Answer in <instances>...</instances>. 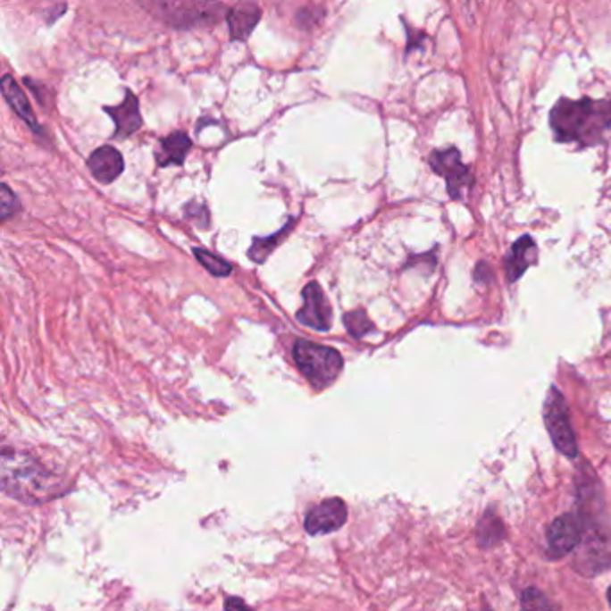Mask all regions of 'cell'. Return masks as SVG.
Wrapping results in <instances>:
<instances>
[{
  "label": "cell",
  "mask_w": 611,
  "mask_h": 611,
  "mask_svg": "<svg viewBox=\"0 0 611 611\" xmlns=\"http://www.w3.org/2000/svg\"><path fill=\"white\" fill-rule=\"evenodd\" d=\"M548 124L557 142L581 147L598 146L611 130V101L561 97L550 110Z\"/></svg>",
  "instance_id": "6da1fadb"
},
{
  "label": "cell",
  "mask_w": 611,
  "mask_h": 611,
  "mask_svg": "<svg viewBox=\"0 0 611 611\" xmlns=\"http://www.w3.org/2000/svg\"><path fill=\"white\" fill-rule=\"evenodd\" d=\"M0 470H3L4 493L26 504H42L63 493V481L24 452L6 450Z\"/></svg>",
  "instance_id": "7a4b0ae2"
},
{
  "label": "cell",
  "mask_w": 611,
  "mask_h": 611,
  "mask_svg": "<svg viewBox=\"0 0 611 611\" xmlns=\"http://www.w3.org/2000/svg\"><path fill=\"white\" fill-rule=\"evenodd\" d=\"M292 357L303 377L318 391L334 384L345 368V361L336 348L316 345L307 339H297Z\"/></svg>",
  "instance_id": "3957f363"
},
{
  "label": "cell",
  "mask_w": 611,
  "mask_h": 611,
  "mask_svg": "<svg viewBox=\"0 0 611 611\" xmlns=\"http://www.w3.org/2000/svg\"><path fill=\"white\" fill-rule=\"evenodd\" d=\"M543 422L556 450L566 457H572V459L577 457L579 447H577L575 432L570 423L568 404L563 393L556 386L548 388V393L543 404Z\"/></svg>",
  "instance_id": "277c9868"
},
{
  "label": "cell",
  "mask_w": 611,
  "mask_h": 611,
  "mask_svg": "<svg viewBox=\"0 0 611 611\" xmlns=\"http://www.w3.org/2000/svg\"><path fill=\"white\" fill-rule=\"evenodd\" d=\"M575 490H577V515L584 523V532H607V529L600 523L604 516V491L597 473L584 461L582 466L577 468L575 473Z\"/></svg>",
  "instance_id": "5b68a950"
},
{
  "label": "cell",
  "mask_w": 611,
  "mask_h": 611,
  "mask_svg": "<svg viewBox=\"0 0 611 611\" xmlns=\"http://www.w3.org/2000/svg\"><path fill=\"white\" fill-rule=\"evenodd\" d=\"M429 163L438 176L445 178L447 192L452 199H463L465 192L473 185V174L456 147L432 151Z\"/></svg>",
  "instance_id": "8992f818"
},
{
  "label": "cell",
  "mask_w": 611,
  "mask_h": 611,
  "mask_svg": "<svg viewBox=\"0 0 611 611\" xmlns=\"http://www.w3.org/2000/svg\"><path fill=\"white\" fill-rule=\"evenodd\" d=\"M573 566L579 573L586 577H593L611 568V540L607 532H584L581 545L577 547V554L573 559Z\"/></svg>",
  "instance_id": "52a82bcc"
},
{
  "label": "cell",
  "mask_w": 611,
  "mask_h": 611,
  "mask_svg": "<svg viewBox=\"0 0 611 611\" xmlns=\"http://www.w3.org/2000/svg\"><path fill=\"white\" fill-rule=\"evenodd\" d=\"M584 538V523L577 513H565L552 520L547 529V547L554 559L575 550Z\"/></svg>",
  "instance_id": "ba28073f"
},
{
  "label": "cell",
  "mask_w": 611,
  "mask_h": 611,
  "mask_svg": "<svg viewBox=\"0 0 611 611\" xmlns=\"http://www.w3.org/2000/svg\"><path fill=\"white\" fill-rule=\"evenodd\" d=\"M303 307L296 313V320L318 332L332 329V305L329 303L322 285L318 281L307 283L301 292Z\"/></svg>",
  "instance_id": "9c48e42d"
},
{
  "label": "cell",
  "mask_w": 611,
  "mask_h": 611,
  "mask_svg": "<svg viewBox=\"0 0 611 611\" xmlns=\"http://www.w3.org/2000/svg\"><path fill=\"white\" fill-rule=\"evenodd\" d=\"M348 520L347 504L341 498H327L314 506L305 516V531L311 536H322L339 531Z\"/></svg>",
  "instance_id": "30bf717a"
},
{
  "label": "cell",
  "mask_w": 611,
  "mask_h": 611,
  "mask_svg": "<svg viewBox=\"0 0 611 611\" xmlns=\"http://www.w3.org/2000/svg\"><path fill=\"white\" fill-rule=\"evenodd\" d=\"M105 112L115 122L113 138H119V140L128 138V137L135 135L144 126V119L140 115L138 99H137V96L131 90H126L124 101L121 105H117V106H105Z\"/></svg>",
  "instance_id": "8fae6325"
},
{
  "label": "cell",
  "mask_w": 611,
  "mask_h": 611,
  "mask_svg": "<svg viewBox=\"0 0 611 611\" xmlns=\"http://www.w3.org/2000/svg\"><path fill=\"white\" fill-rule=\"evenodd\" d=\"M169 13V24L176 28H192L197 24H212L219 22V12L222 6L219 4H162Z\"/></svg>",
  "instance_id": "7c38bea8"
},
{
  "label": "cell",
  "mask_w": 611,
  "mask_h": 611,
  "mask_svg": "<svg viewBox=\"0 0 611 611\" xmlns=\"http://www.w3.org/2000/svg\"><path fill=\"white\" fill-rule=\"evenodd\" d=\"M538 260V247L536 242L531 235L520 237L509 249V253L504 258V267H506V278L509 283L518 281L523 272L534 265Z\"/></svg>",
  "instance_id": "4fadbf2b"
},
{
  "label": "cell",
  "mask_w": 611,
  "mask_h": 611,
  "mask_svg": "<svg viewBox=\"0 0 611 611\" xmlns=\"http://www.w3.org/2000/svg\"><path fill=\"white\" fill-rule=\"evenodd\" d=\"M87 167L99 183L110 185L122 174L124 158L115 147L103 146L90 155V158L87 160Z\"/></svg>",
  "instance_id": "5bb4252c"
},
{
  "label": "cell",
  "mask_w": 611,
  "mask_h": 611,
  "mask_svg": "<svg viewBox=\"0 0 611 611\" xmlns=\"http://www.w3.org/2000/svg\"><path fill=\"white\" fill-rule=\"evenodd\" d=\"M260 17H262V10L253 3H246V4H239L231 8L226 13V22L230 28V40L246 42L251 37L256 24L260 22Z\"/></svg>",
  "instance_id": "9a60e30c"
},
{
  "label": "cell",
  "mask_w": 611,
  "mask_h": 611,
  "mask_svg": "<svg viewBox=\"0 0 611 611\" xmlns=\"http://www.w3.org/2000/svg\"><path fill=\"white\" fill-rule=\"evenodd\" d=\"M3 96L6 99V103L12 106V110L29 126V130L37 135H44V128L38 124L37 117H35V112L29 105V99L28 96L24 94V90L19 87V83L15 81L13 76L6 74L3 78Z\"/></svg>",
  "instance_id": "2e32d148"
},
{
  "label": "cell",
  "mask_w": 611,
  "mask_h": 611,
  "mask_svg": "<svg viewBox=\"0 0 611 611\" xmlns=\"http://www.w3.org/2000/svg\"><path fill=\"white\" fill-rule=\"evenodd\" d=\"M192 149V140L185 131H174L165 138L158 140L156 147V163L158 167L169 165H183L188 151Z\"/></svg>",
  "instance_id": "e0dca14e"
},
{
  "label": "cell",
  "mask_w": 611,
  "mask_h": 611,
  "mask_svg": "<svg viewBox=\"0 0 611 611\" xmlns=\"http://www.w3.org/2000/svg\"><path fill=\"white\" fill-rule=\"evenodd\" d=\"M506 536H507V531H506L502 518L493 507H488L484 515L479 518L477 527H475L477 545L482 550H490V548L498 547L506 540Z\"/></svg>",
  "instance_id": "ac0fdd59"
},
{
  "label": "cell",
  "mask_w": 611,
  "mask_h": 611,
  "mask_svg": "<svg viewBox=\"0 0 611 611\" xmlns=\"http://www.w3.org/2000/svg\"><path fill=\"white\" fill-rule=\"evenodd\" d=\"M294 224H296V217L289 219V222H287L280 231H276L274 235H269V237H255V239H253V244H251V247H249V251H247L249 258H251L255 264H264V262L269 258V255L281 244V240L290 233V230H292Z\"/></svg>",
  "instance_id": "d6986e66"
},
{
  "label": "cell",
  "mask_w": 611,
  "mask_h": 611,
  "mask_svg": "<svg viewBox=\"0 0 611 611\" xmlns=\"http://www.w3.org/2000/svg\"><path fill=\"white\" fill-rule=\"evenodd\" d=\"M194 255L197 258V262L212 274V276H217V278H226L231 274L233 267L230 262H226L224 258H221L219 255L215 253H210L203 247H194Z\"/></svg>",
  "instance_id": "ffe728a7"
},
{
  "label": "cell",
  "mask_w": 611,
  "mask_h": 611,
  "mask_svg": "<svg viewBox=\"0 0 611 611\" xmlns=\"http://www.w3.org/2000/svg\"><path fill=\"white\" fill-rule=\"evenodd\" d=\"M343 323L354 339H363L364 336H368L375 331L373 322L368 318L366 311H363V309H357V311L345 314Z\"/></svg>",
  "instance_id": "44dd1931"
},
{
  "label": "cell",
  "mask_w": 611,
  "mask_h": 611,
  "mask_svg": "<svg viewBox=\"0 0 611 611\" xmlns=\"http://www.w3.org/2000/svg\"><path fill=\"white\" fill-rule=\"evenodd\" d=\"M522 611H557V607L548 600V597L540 588H525L520 597Z\"/></svg>",
  "instance_id": "7402d4cb"
},
{
  "label": "cell",
  "mask_w": 611,
  "mask_h": 611,
  "mask_svg": "<svg viewBox=\"0 0 611 611\" xmlns=\"http://www.w3.org/2000/svg\"><path fill=\"white\" fill-rule=\"evenodd\" d=\"M21 212V201L17 197V194L4 183L0 187V215H3V221H8L12 217H15Z\"/></svg>",
  "instance_id": "603a6c76"
},
{
  "label": "cell",
  "mask_w": 611,
  "mask_h": 611,
  "mask_svg": "<svg viewBox=\"0 0 611 611\" xmlns=\"http://www.w3.org/2000/svg\"><path fill=\"white\" fill-rule=\"evenodd\" d=\"M473 278H475V281H479L482 285H486V283H490L493 280V272H491V267L488 265V262H479L475 265Z\"/></svg>",
  "instance_id": "cb8c5ba5"
},
{
  "label": "cell",
  "mask_w": 611,
  "mask_h": 611,
  "mask_svg": "<svg viewBox=\"0 0 611 611\" xmlns=\"http://www.w3.org/2000/svg\"><path fill=\"white\" fill-rule=\"evenodd\" d=\"M224 609L226 611H253L242 598L239 597H228L224 600Z\"/></svg>",
  "instance_id": "d4e9b609"
},
{
  "label": "cell",
  "mask_w": 611,
  "mask_h": 611,
  "mask_svg": "<svg viewBox=\"0 0 611 611\" xmlns=\"http://www.w3.org/2000/svg\"><path fill=\"white\" fill-rule=\"evenodd\" d=\"M607 602H609V606H611V586L607 588Z\"/></svg>",
  "instance_id": "484cf974"
},
{
  "label": "cell",
  "mask_w": 611,
  "mask_h": 611,
  "mask_svg": "<svg viewBox=\"0 0 611 611\" xmlns=\"http://www.w3.org/2000/svg\"><path fill=\"white\" fill-rule=\"evenodd\" d=\"M482 611H491V609H490V607H486V609H482Z\"/></svg>",
  "instance_id": "4316f807"
}]
</instances>
